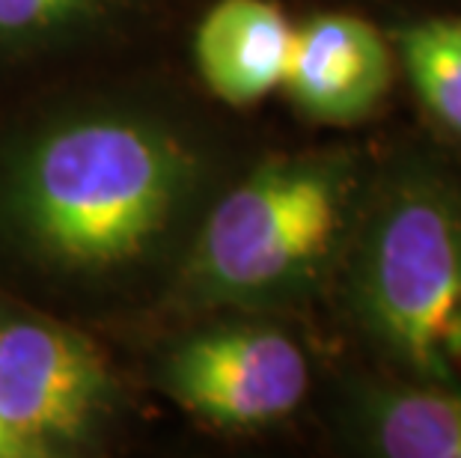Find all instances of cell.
Returning <instances> with one entry per match:
<instances>
[{
    "label": "cell",
    "instance_id": "1",
    "mask_svg": "<svg viewBox=\"0 0 461 458\" xmlns=\"http://www.w3.org/2000/svg\"><path fill=\"white\" fill-rule=\"evenodd\" d=\"M179 134L125 113L48 125L18 152L4 184L9 227L66 271H111L140 259L197 182Z\"/></svg>",
    "mask_w": 461,
    "mask_h": 458
},
{
    "label": "cell",
    "instance_id": "2",
    "mask_svg": "<svg viewBox=\"0 0 461 458\" xmlns=\"http://www.w3.org/2000/svg\"><path fill=\"white\" fill-rule=\"evenodd\" d=\"M360 206L348 241L357 325L414 382L461 384V182L408 161Z\"/></svg>",
    "mask_w": 461,
    "mask_h": 458
},
{
    "label": "cell",
    "instance_id": "3",
    "mask_svg": "<svg viewBox=\"0 0 461 458\" xmlns=\"http://www.w3.org/2000/svg\"><path fill=\"white\" fill-rule=\"evenodd\" d=\"M360 214L351 152L259 164L214 202L194 241L185 286L203 304H274L307 295L348 250Z\"/></svg>",
    "mask_w": 461,
    "mask_h": 458
},
{
    "label": "cell",
    "instance_id": "4",
    "mask_svg": "<svg viewBox=\"0 0 461 458\" xmlns=\"http://www.w3.org/2000/svg\"><path fill=\"white\" fill-rule=\"evenodd\" d=\"M113 382L86 337L57 321L0 316V423L27 458L90 444Z\"/></svg>",
    "mask_w": 461,
    "mask_h": 458
},
{
    "label": "cell",
    "instance_id": "5",
    "mask_svg": "<svg viewBox=\"0 0 461 458\" xmlns=\"http://www.w3.org/2000/svg\"><path fill=\"white\" fill-rule=\"evenodd\" d=\"M164 387L200 420L250 432L298 411L310 390V364L277 328L230 325L176 346L164 364Z\"/></svg>",
    "mask_w": 461,
    "mask_h": 458
},
{
    "label": "cell",
    "instance_id": "6",
    "mask_svg": "<svg viewBox=\"0 0 461 458\" xmlns=\"http://www.w3.org/2000/svg\"><path fill=\"white\" fill-rule=\"evenodd\" d=\"M393 57L360 15L321 13L295 27L283 86L303 116L328 125L360 122L384 102Z\"/></svg>",
    "mask_w": 461,
    "mask_h": 458
},
{
    "label": "cell",
    "instance_id": "7",
    "mask_svg": "<svg viewBox=\"0 0 461 458\" xmlns=\"http://www.w3.org/2000/svg\"><path fill=\"white\" fill-rule=\"evenodd\" d=\"M295 27L271 0H218L194 33V60L209 93L248 107L283 86Z\"/></svg>",
    "mask_w": 461,
    "mask_h": 458
},
{
    "label": "cell",
    "instance_id": "8",
    "mask_svg": "<svg viewBox=\"0 0 461 458\" xmlns=\"http://www.w3.org/2000/svg\"><path fill=\"white\" fill-rule=\"evenodd\" d=\"M360 444L384 458H461V384H384L355 396Z\"/></svg>",
    "mask_w": 461,
    "mask_h": 458
},
{
    "label": "cell",
    "instance_id": "9",
    "mask_svg": "<svg viewBox=\"0 0 461 458\" xmlns=\"http://www.w3.org/2000/svg\"><path fill=\"white\" fill-rule=\"evenodd\" d=\"M396 51L426 113L461 140V18L399 27Z\"/></svg>",
    "mask_w": 461,
    "mask_h": 458
},
{
    "label": "cell",
    "instance_id": "10",
    "mask_svg": "<svg viewBox=\"0 0 461 458\" xmlns=\"http://www.w3.org/2000/svg\"><path fill=\"white\" fill-rule=\"evenodd\" d=\"M116 0H0V39L36 42L104 15Z\"/></svg>",
    "mask_w": 461,
    "mask_h": 458
},
{
    "label": "cell",
    "instance_id": "11",
    "mask_svg": "<svg viewBox=\"0 0 461 458\" xmlns=\"http://www.w3.org/2000/svg\"><path fill=\"white\" fill-rule=\"evenodd\" d=\"M0 458H27L22 446L15 444V437L6 432L4 423H0Z\"/></svg>",
    "mask_w": 461,
    "mask_h": 458
}]
</instances>
